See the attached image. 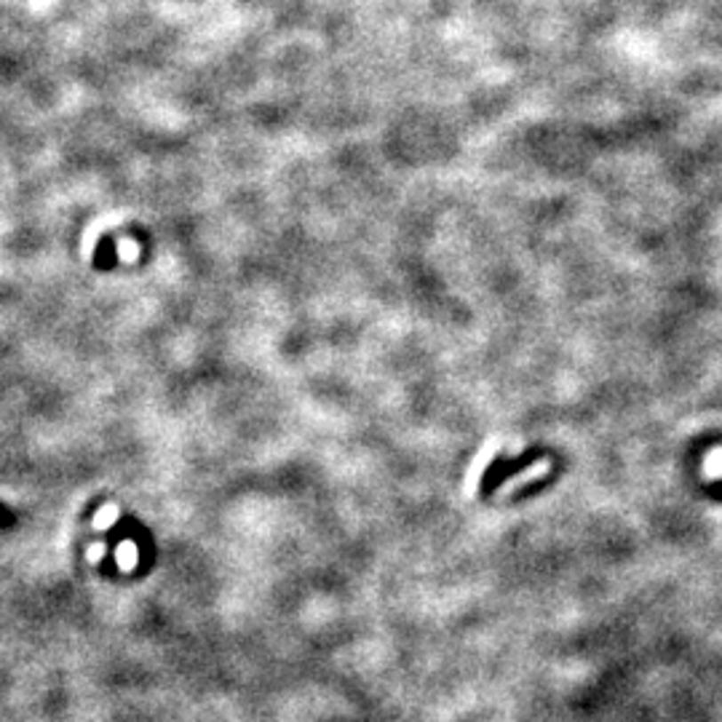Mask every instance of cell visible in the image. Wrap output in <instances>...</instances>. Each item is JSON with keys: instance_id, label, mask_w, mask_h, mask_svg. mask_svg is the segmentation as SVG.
I'll use <instances>...</instances> for the list:
<instances>
[{"instance_id": "obj_1", "label": "cell", "mask_w": 722, "mask_h": 722, "mask_svg": "<svg viewBox=\"0 0 722 722\" xmlns=\"http://www.w3.org/2000/svg\"><path fill=\"white\" fill-rule=\"evenodd\" d=\"M118 562H121L124 567H132V565L137 562V549H134V543H124V546H121Z\"/></svg>"}]
</instances>
